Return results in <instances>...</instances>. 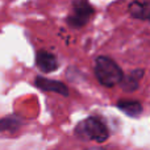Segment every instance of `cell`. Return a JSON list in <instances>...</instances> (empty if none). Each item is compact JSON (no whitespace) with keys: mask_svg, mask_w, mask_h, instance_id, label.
<instances>
[{"mask_svg":"<svg viewBox=\"0 0 150 150\" xmlns=\"http://www.w3.org/2000/svg\"><path fill=\"white\" fill-rule=\"evenodd\" d=\"M36 66L42 73H53L59 67V63L53 53L46 50H38L36 54Z\"/></svg>","mask_w":150,"mask_h":150,"instance_id":"5b68a950","label":"cell"},{"mask_svg":"<svg viewBox=\"0 0 150 150\" xmlns=\"http://www.w3.org/2000/svg\"><path fill=\"white\" fill-rule=\"evenodd\" d=\"M93 7L87 1H74L73 12L67 17V24L73 28H82L84 26L91 17L93 16Z\"/></svg>","mask_w":150,"mask_h":150,"instance_id":"3957f363","label":"cell"},{"mask_svg":"<svg viewBox=\"0 0 150 150\" xmlns=\"http://www.w3.org/2000/svg\"><path fill=\"white\" fill-rule=\"evenodd\" d=\"M20 127V121L15 116H8L0 120V132H12Z\"/></svg>","mask_w":150,"mask_h":150,"instance_id":"9c48e42d","label":"cell"},{"mask_svg":"<svg viewBox=\"0 0 150 150\" xmlns=\"http://www.w3.org/2000/svg\"><path fill=\"white\" fill-rule=\"evenodd\" d=\"M34 86L42 91H47V92H55L58 95L69 96V88L62 82H58L54 79H47L44 76H37L34 79Z\"/></svg>","mask_w":150,"mask_h":150,"instance_id":"277c9868","label":"cell"},{"mask_svg":"<svg viewBox=\"0 0 150 150\" xmlns=\"http://www.w3.org/2000/svg\"><path fill=\"white\" fill-rule=\"evenodd\" d=\"M117 107L130 117H137L142 113V105L137 100H120L117 101Z\"/></svg>","mask_w":150,"mask_h":150,"instance_id":"ba28073f","label":"cell"},{"mask_svg":"<svg viewBox=\"0 0 150 150\" xmlns=\"http://www.w3.org/2000/svg\"><path fill=\"white\" fill-rule=\"evenodd\" d=\"M95 76L104 87H115L121 83L124 73L113 59L105 55H99L95 59Z\"/></svg>","mask_w":150,"mask_h":150,"instance_id":"6da1fadb","label":"cell"},{"mask_svg":"<svg viewBox=\"0 0 150 150\" xmlns=\"http://www.w3.org/2000/svg\"><path fill=\"white\" fill-rule=\"evenodd\" d=\"M142 76H144V70H133L128 75L124 74V78H122L120 86L127 92H133V91H136L138 88L140 80L142 79Z\"/></svg>","mask_w":150,"mask_h":150,"instance_id":"52a82bcc","label":"cell"},{"mask_svg":"<svg viewBox=\"0 0 150 150\" xmlns=\"http://www.w3.org/2000/svg\"><path fill=\"white\" fill-rule=\"evenodd\" d=\"M75 136L83 141H93L98 144H103L108 140L109 130L99 117L90 116L82 120L75 127Z\"/></svg>","mask_w":150,"mask_h":150,"instance_id":"7a4b0ae2","label":"cell"},{"mask_svg":"<svg viewBox=\"0 0 150 150\" xmlns=\"http://www.w3.org/2000/svg\"><path fill=\"white\" fill-rule=\"evenodd\" d=\"M128 11L133 18L150 23V1H133L129 4Z\"/></svg>","mask_w":150,"mask_h":150,"instance_id":"8992f818","label":"cell"}]
</instances>
